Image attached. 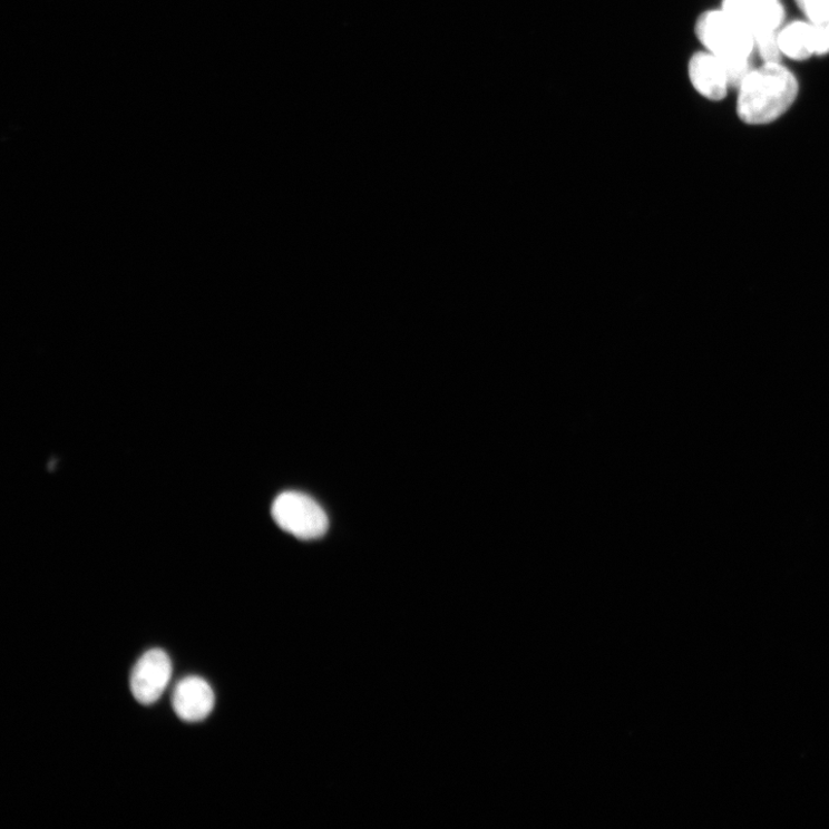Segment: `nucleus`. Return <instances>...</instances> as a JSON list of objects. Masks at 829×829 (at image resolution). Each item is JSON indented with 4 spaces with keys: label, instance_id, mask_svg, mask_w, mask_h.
<instances>
[{
    "label": "nucleus",
    "instance_id": "obj_1",
    "mask_svg": "<svg viewBox=\"0 0 829 829\" xmlns=\"http://www.w3.org/2000/svg\"><path fill=\"white\" fill-rule=\"evenodd\" d=\"M800 82L790 69L778 64L754 67L738 89L737 111L752 126L777 121L797 101Z\"/></svg>",
    "mask_w": 829,
    "mask_h": 829
},
{
    "label": "nucleus",
    "instance_id": "obj_2",
    "mask_svg": "<svg viewBox=\"0 0 829 829\" xmlns=\"http://www.w3.org/2000/svg\"><path fill=\"white\" fill-rule=\"evenodd\" d=\"M695 32L705 50L722 60L751 58L755 51L753 33L721 8L702 13Z\"/></svg>",
    "mask_w": 829,
    "mask_h": 829
},
{
    "label": "nucleus",
    "instance_id": "obj_3",
    "mask_svg": "<svg viewBox=\"0 0 829 829\" xmlns=\"http://www.w3.org/2000/svg\"><path fill=\"white\" fill-rule=\"evenodd\" d=\"M271 511L276 525L300 539L321 538L329 529L324 509L300 492L287 491L276 497Z\"/></svg>",
    "mask_w": 829,
    "mask_h": 829
},
{
    "label": "nucleus",
    "instance_id": "obj_4",
    "mask_svg": "<svg viewBox=\"0 0 829 829\" xmlns=\"http://www.w3.org/2000/svg\"><path fill=\"white\" fill-rule=\"evenodd\" d=\"M172 676V662L166 652L153 648L136 663L130 676L133 696L138 703L152 705L164 693Z\"/></svg>",
    "mask_w": 829,
    "mask_h": 829
},
{
    "label": "nucleus",
    "instance_id": "obj_5",
    "mask_svg": "<svg viewBox=\"0 0 829 829\" xmlns=\"http://www.w3.org/2000/svg\"><path fill=\"white\" fill-rule=\"evenodd\" d=\"M721 9L753 33L779 30L786 10L780 0H722Z\"/></svg>",
    "mask_w": 829,
    "mask_h": 829
},
{
    "label": "nucleus",
    "instance_id": "obj_6",
    "mask_svg": "<svg viewBox=\"0 0 829 829\" xmlns=\"http://www.w3.org/2000/svg\"><path fill=\"white\" fill-rule=\"evenodd\" d=\"M687 75L696 91L713 101L724 99L731 88L722 60L706 50L691 56Z\"/></svg>",
    "mask_w": 829,
    "mask_h": 829
},
{
    "label": "nucleus",
    "instance_id": "obj_7",
    "mask_svg": "<svg viewBox=\"0 0 829 829\" xmlns=\"http://www.w3.org/2000/svg\"><path fill=\"white\" fill-rule=\"evenodd\" d=\"M172 705L183 721H202L214 710L213 687L201 677H186L173 691Z\"/></svg>",
    "mask_w": 829,
    "mask_h": 829
},
{
    "label": "nucleus",
    "instance_id": "obj_8",
    "mask_svg": "<svg viewBox=\"0 0 829 829\" xmlns=\"http://www.w3.org/2000/svg\"><path fill=\"white\" fill-rule=\"evenodd\" d=\"M782 55L794 61H804L816 56L815 25L808 20H797L783 25L778 32Z\"/></svg>",
    "mask_w": 829,
    "mask_h": 829
},
{
    "label": "nucleus",
    "instance_id": "obj_9",
    "mask_svg": "<svg viewBox=\"0 0 829 829\" xmlns=\"http://www.w3.org/2000/svg\"><path fill=\"white\" fill-rule=\"evenodd\" d=\"M779 30L763 31L754 35V50L765 64H778L782 60V51L778 40Z\"/></svg>",
    "mask_w": 829,
    "mask_h": 829
},
{
    "label": "nucleus",
    "instance_id": "obj_10",
    "mask_svg": "<svg viewBox=\"0 0 829 829\" xmlns=\"http://www.w3.org/2000/svg\"><path fill=\"white\" fill-rule=\"evenodd\" d=\"M808 21L820 25L829 21V0H794Z\"/></svg>",
    "mask_w": 829,
    "mask_h": 829
},
{
    "label": "nucleus",
    "instance_id": "obj_11",
    "mask_svg": "<svg viewBox=\"0 0 829 829\" xmlns=\"http://www.w3.org/2000/svg\"><path fill=\"white\" fill-rule=\"evenodd\" d=\"M815 52L818 57L829 53V21L815 25Z\"/></svg>",
    "mask_w": 829,
    "mask_h": 829
}]
</instances>
